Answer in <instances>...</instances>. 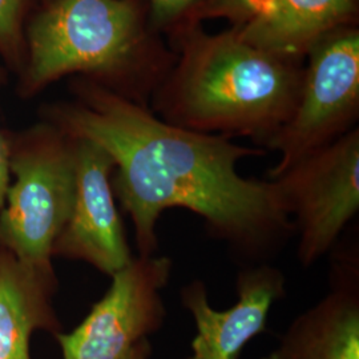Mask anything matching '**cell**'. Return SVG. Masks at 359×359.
Wrapping results in <instances>:
<instances>
[{"label": "cell", "mask_w": 359, "mask_h": 359, "mask_svg": "<svg viewBox=\"0 0 359 359\" xmlns=\"http://www.w3.org/2000/svg\"><path fill=\"white\" fill-rule=\"evenodd\" d=\"M56 120L67 136L95 142L112 158V188L132 218L139 256L156 253L157 222L172 208L201 218L241 266L270 264L294 238L274 181L238 172V163L265 154L262 148L169 124L103 87L83 90Z\"/></svg>", "instance_id": "obj_1"}, {"label": "cell", "mask_w": 359, "mask_h": 359, "mask_svg": "<svg viewBox=\"0 0 359 359\" xmlns=\"http://www.w3.org/2000/svg\"><path fill=\"white\" fill-rule=\"evenodd\" d=\"M173 31L179 60L151 96L154 115L200 133L249 137L264 149L294 112L299 62L249 44L236 27L206 34L185 23Z\"/></svg>", "instance_id": "obj_2"}, {"label": "cell", "mask_w": 359, "mask_h": 359, "mask_svg": "<svg viewBox=\"0 0 359 359\" xmlns=\"http://www.w3.org/2000/svg\"><path fill=\"white\" fill-rule=\"evenodd\" d=\"M28 84L69 74L117 75L160 68V52L135 0H52L28 31Z\"/></svg>", "instance_id": "obj_3"}, {"label": "cell", "mask_w": 359, "mask_h": 359, "mask_svg": "<svg viewBox=\"0 0 359 359\" xmlns=\"http://www.w3.org/2000/svg\"><path fill=\"white\" fill-rule=\"evenodd\" d=\"M10 172L15 181L0 212V244L23 269L55 287L52 250L76 188L74 140L62 130L44 132L11 154Z\"/></svg>", "instance_id": "obj_4"}, {"label": "cell", "mask_w": 359, "mask_h": 359, "mask_svg": "<svg viewBox=\"0 0 359 359\" xmlns=\"http://www.w3.org/2000/svg\"><path fill=\"white\" fill-rule=\"evenodd\" d=\"M294 112L265 151L280 156L273 179L301 158L346 135L359 117V29L342 27L320 39L306 56Z\"/></svg>", "instance_id": "obj_5"}, {"label": "cell", "mask_w": 359, "mask_h": 359, "mask_svg": "<svg viewBox=\"0 0 359 359\" xmlns=\"http://www.w3.org/2000/svg\"><path fill=\"white\" fill-rule=\"evenodd\" d=\"M292 219L297 259L308 269L333 250L359 210V129L273 177Z\"/></svg>", "instance_id": "obj_6"}, {"label": "cell", "mask_w": 359, "mask_h": 359, "mask_svg": "<svg viewBox=\"0 0 359 359\" xmlns=\"http://www.w3.org/2000/svg\"><path fill=\"white\" fill-rule=\"evenodd\" d=\"M172 271L168 256L133 257L76 329L56 334L63 359H124L157 333L167 318L163 290Z\"/></svg>", "instance_id": "obj_7"}, {"label": "cell", "mask_w": 359, "mask_h": 359, "mask_svg": "<svg viewBox=\"0 0 359 359\" xmlns=\"http://www.w3.org/2000/svg\"><path fill=\"white\" fill-rule=\"evenodd\" d=\"M72 139V137H71ZM76 188L71 216L52 256L84 261L112 277L132 261L112 188L114 161L99 145L72 139Z\"/></svg>", "instance_id": "obj_8"}, {"label": "cell", "mask_w": 359, "mask_h": 359, "mask_svg": "<svg viewBox=\"0 0 359 359\" xmlns=\"http://www.w3.org/2000/svg\"><path fill=\"white\" fill-rule=\"evenodd\" d=\"M237 299L231 308L210 305L208 286L193 280L180 290L181 305L196 326L185 359H240L245 347L266 332L271 308L286 294V277L271 264L244 265L237 273Z\"/></svg>", "instance_id": "obj_9"}, {"label": "cell", "mask_w": 359, "mask_h": 359, "mask_svg": "<svg viewBox=\"0 0 359 359\" xmlns=\"http://www.w3.org/2000/svg\"><path fill=\"white\" fill-rule=\"evenodd\" d=\"M261 359H359V262L353 249L334 258L329 292L299 313Z\"/></svg>", "instance_id": "obj_10"}, {"label": "cell", "mask_w": 359, "mask_h": 359, "mask_svg": "<svg viewBox=\"0 0 359 359\" xmlns=\"http://www.w3.org/2000/svg\"><path fill=\"white\" fill-rule=\"evenodd\" d=\"M359 0H264L243 27L241 38L259 50L299 62L338 28L355 26Z\"/></svg>", "instance_id": "obj_11"}, {"label": "cell", "mask_w": 359, "mask_h": 359, "mask_svg": "<svg viewBox=\"0 0 359 359\" xmlns=\"http://www.w3.org/2000/svg\"><path fill=\"white\" fill-rule=\"evenodd\" d=\"M53 287L0 250V359H31L29 339L36 329L55 330L48 304Z\"/></svg>", "instance_id": "obj_12"}, {"label": "cell", "mask_w": 359, "mask_h": 359, "mask_svg": "<svg viewBox=\"0 0 359 359\" xmlns=\"http://www.w3.org/2000/svg\"><path fill=\"white\" fill-rule=\"evenodd\" d=\"M264 0H205L187 23H201L206 19L222 18L233 27H243L256 15Z\"/></svg>", "instance_id": "obj_13"}, {"label": "cell", "mask_w": 359, "mask_h": 359, "mask_svg": "<svg viewBox=\"0 0 359 359\" xmlns=\"http://www.w3.org/2000/svg\"><path fill=\"white\" fill-rule=\"evenodd\" d=\"M205 0H147L149 27L154 29H175L187 23Z\"/></svg>", "instance_id": "obj_14"}, {"label": "cell", "mask_w": 359, "mask_h": 359, "mask_svg": "<svg viewBox=\"0 0 359 359\" xmlns=\"http://www.w3.org/2000/svg\"><path fill=\"white\" fill-rule=\"evenodd\" d=\"M25 0H0V50L13 53L20 36Z\"/></svg>", "instance_id": "obj_15"}, {"label": "cell", "mask_w": 359, "mask_h": 359, "mask_svg": "<svg viewBox=\"0 0 359 359\" xmlns=\"http://www.w3.org/2000/svg\"><path fill=\"white\" fill-rule=\"evenodd\" d=\"M10 157L11 152L8 149V145L0 135V212L6 203V196L10 187Z\"/></svg>", "instance_id": "obj_16"}, {"label": "cell", "mask_w": 359, "mask_h": 359, "mask_svg": "<svg viewBox=\"0 0 359 359\" xmlns=\"http://www.w3.org/2000/svg\"><path fill=\"white\" fill-rule=\"evenodd\" d=\"M152 355V345L149 339H144L136 346L132 347L124 359H149Z\"/></svg>", "instance_id": "obj_17"}, {"label": "cell", "mask_w": 359, "mask_h": 359, "mask_svg": "<svg viewBox=\"0 0 359 359\" xmlns=\"http://www.w3.org/2000/svg\"><path fill=\"white\" fill-rule=\"evenodd\" d=\"M51 1H52V0H51Z\"/></svg>", "instance_id": "obj_18"}]
</instances>
